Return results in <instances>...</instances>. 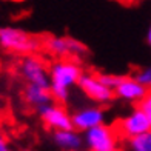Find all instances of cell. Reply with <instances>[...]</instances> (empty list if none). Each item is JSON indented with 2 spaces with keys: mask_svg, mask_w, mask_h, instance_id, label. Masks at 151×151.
<instances>
[{
  "mask_svg": "<svg viewBox=\"0 0 151 151\" xmlns=\"http://www.w3.org/2000/svg\"><path fill=\"white\" fill-rule=\"evenodd\" d=\"M83 76L77 60H56L50 66V91L52 99L63 104L70 99L71 90L79 85Z\"/></svg>",
  "mask_w": 151,
  "mask_h": 151,
  "instance_id": "1",
  "label": "cell"
},
{
  "mask_svg": "<svg viewBox=\"0 0 151 151\" xmlns=\"http://www.w3.org/2000/svg\"><path fill=\"white\" fill-rule=\"evenodd\" d=\"M40 46L42 42L22 28L0 26V50L12 54H23V57H26L34 56V52L39 51Z\"/></svg>",
  "mask_w": 151,
  "mask_h": 151,
  "instance_id": "2",
  "label": "cell"
},
{
  "mask_svg": "<svg viewBox=\"0 0 151 151\" xmlns=\"http://www.w3.org/2000/svg\"><path fill=\"white\" fill-rule=\"evenodd\" d=\"M43 46L59 60H76L86 52L85 45L70 36H51L43 42Z\"/></svg>",
  "mask_w": 151,
  "mask_h": 151,
  "instance_id": "3",
  "label": "cell"
},
{
  "mask_svg": "<svg viewBox=\"0 0 151 151\" xmlns=\"http://www.w3.org/2000/svg\"><path fill=\"white\" fill-rule=\"evenodd\" d=\"M19 73L26 85H37L50 88V68L39 56H26L20 60Z\"/></svg>",
  "mask_w": 151,
  "mask_h": 151,
  "instance_id": "4",
  "label": "cell"
},
{
  "mask_svg": "<svg viewBox=\"0 0 151 151\" xmlns=\"http://www.w3.org/2000/svg\"><path fill=\"white\" fill-rule=\"evenodd\" d=\"M117 131L127 140L136 139L142 134L151 131V123L147 114L140 109V106H134L117 122Z\"/></svg>",
  "mask_w": 151,
  "mask_h": 151,
  "instance_id": "5",
  "label": "cell"
},
{
  "mask_svg": "<svg viewBox=\"0 0 151 151\" xmlns=\"http://www.w3.org/2000/svg\"><path fill=\"white\" fill-rule=\"evenodd\" d=\"M83 139L88 151H119L117 134L108 125H102L86 131Z\"/></svg>",
  "mask_w": 151,
  "mask_h": 151,
  "instance_id": "6",
  "label": "cell"
},
{
  "mask_svg": "<svg viewBox=\"0 0 151 151\" xmlns=\"http://www.w3.org/2000/svg\"><path fill=\"white\" fill-rule=\"evenodd\" d=\"M77 86L86 99L96 102V104H108L114 97V91L99 79V74L83 73Z\"/></svg>",
  "mask_w": 151,
  "mask_h": 151,
  "instance_id": "7",
  "label": "cell"
},
{
  "mask_svg": "<svg viewBox=\"0 0 151 151\" xmlns=\"http://www.w3.org/2000/svg\"><path fill=\"white\" fill-rule=\"evenodd\" d=\"M106 113L97 105H88L76 109L73 113V128L79 133H86L90 129L105 125Z\"/></svg>",
  "mask_w": 151,
  "mask_h": 151,
  "instance_id": "8",
  "label": "cell"
},
{
  "mask_svg": "<svg viewBox=\"0 0 151 151\" xmlns=\"http://www.w3.org/2000/svg\"><path fill=\"white\" fill-rule=\"evenodd\" d=\"M39 116L45 125L56 131H66V129H74L73 128V114L68 113L65 106L59 104H51L45 106L43 109L39 111Z\"/></svg>",
  "mask_w": 151,
  "mask_h": 151,
  "instance_id": "9",
  "label": "cell"
},
{
  "mask_svg": "<svg viewBox=\"0 0 151 151\" xmlns=\"http://www.w3.org/2000/svg\"><path fill=\"white\" fill-rule=\"evenodd\" d=\"M148 90L134 76H120L117 86L114 88V96L128 104H140L147 96Z\"/></svg>",
  "mask_w": 151,
  "mask_h": 151,
  "instance_id": "10",
  "label": "cell"
},
{
  "mask_svg": "<svg viewBox=\"0 0 151 151\" xmlns=\"http://www.w3.org/2000/svg\"><path fill=\"white\" fill-rule=\"evenodd\" d=\"M23 99L29 106L36 108L37 111L43 109L45 106L54 104L52 94L50 88L46 86H37V85H26L23 88Z\"/></svg>",
  "mask_w": 151,
  "mask_h": 151,
  "instance_id": "11",
  "label": "cell"
},
{
  "mask_svg": "<svg viewBox=\"0 0 151 151\" xmlns=\"http://www.w3.org/2000/svg\"><path fill=\"white\" fill-rule=\"evenodd\" d=\"M52 142L62 151H82V148L85 147L83 134H80L76 129L52 133Z\"/></svg>",
  "mask_w": 151,
  "mask_h": 151,
  "instance_id": "12",
  "label": "cell"
},
{
  "mask_svg": "<svg viewBox=\"0 0 151 151\" xmlns=\"http://www.w3.org/2000/svg\"><path fill=\"white\" fill-rule=\"evenodd\" d=\"M129 151H151V131L128 140Z\"/></svg>",
  "mask_w": 151,
  "mask_h": 151,
  "instance_id": "13",
  "label": "cell"
},
{
  "mask_svg": "<svg viewBox=\"0 0 151 151\" xmlns=\"http://www.w3.org/2000/svg\"><path fill=\"white\" fill-rule=\"evenodd\" d=\"M134 77L139 80L148 91H151V65H147V66L140 68V70H137Z\"/></svg>",
  "mask_w": 151,
  "mask_h": 151,
  "instance_id": "14",
  "label": "cell"
},
{
  "mask_svg": "<svg viewBox=\"0 0 151 151\" xmlns=\"http://www.w3.org/2000/svg\"><path fill=\"white\" fill-rule=\"evenodd\" d=\"M99 79H100L102 82H104V83H105L108 88H111V90L114 91V88L117 86L119 80H120V76L108 74V73H102V74H99Z\"/></svg>",
  "mask_w": 151,
  "mask_h": 151,
  "instance_id": "15",
  "label": "cell"
},
{
  "mask_svg": "<svg viewBox=\"0 0 151 151\" xmlns=\"http://www.w3.org/2000/svg\"><path fill=\"white\" fill-rule=\"evenodd\" d=\"M139 106H140L142 111L147 114V117L150 119V123H151V91L147 93V96L143 97V100L139 104Z\"/></svg>",
  "mask_w": 151,
  "mask_h": 151,
  "instance_id": "16",
  "label": "cell"
},
{
  "mask_svg": "<svg viewBox=\"0 0 151 151\" xmlns=\"http://www.w3.org/2000/svg\"><path fill=\"white\" fill-rule=\"evenodd\" d=\"M0 151H11V145L9 140L2 131H0Z\"/></svg>",
  "mask_w": 151,
  "mask_h": 151,
  "instance_id": "17",
  "label": "cell"
},
{
  "mask_svg": "<svg viewBox=\"0 0 151 151\" xmlns=\"http://www.w3.org/2000/svg\"><path fill=\"white\" fill-rule=\"evenodd\" d=\"M147 42H148V45H150V48H151V26H150V29H148V32H147Z\"/></svg>",
  "mask_w": 151,
  "mask_h": 151,
  "instance_id": "18",
  "label": "cell"
}]
</instances>
